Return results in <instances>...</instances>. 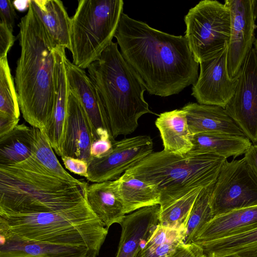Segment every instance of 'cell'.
Wrapping results in <instances>:
<instances>
[{
    "mask_svg": "<svg viewBox=\"0 0 257 257\" xmlns=\"http://www.w3.org/2000/svg\"><path fill=\"white\" fill-rule=\"evenodd\" d=\"M108 230L86 201L55 212H0V240L84 247L89 257L98 255Z\"/></svg>",
    "mask_w": 257,
    "mask_h": 257,
    "instance_id": "277c9868",
    "label": "cell"
},
{
    "mask_svg": "<svg viewBox=\"0 0 257 257\" xmlns=\"http://www.w3.org/2000/svg\"><path fill=\"white\" fill-rule=\"evenodd\" d=\"M33 128L25 123L0 137V165L23 162L32 154Z\"/></svg>",
    "mask_w": 257,
    "mask_h": 257,
    "instance_id": "4316f807",
    "label": "cell"
},
{
    "mask_svg": "<svg viewBox=\"0 0 257 257\" xmlns=\"http://www.w3.org/2000/svg\"><path fill=\"white\" fill-rule=\"evenodd\" d=\"M224 110L251 143L257 145V53L254 47L244 60L235 93Z\"/></svg>",
    "mask_w": 257,
    "mask_h": 257,
    "instance_id": "30bf717a",
    "label": "cell"
},
{
    "mask_svg": "<svg viewBox=\"0 0 257 257\" xmlns=\"http://www.w3.org/2000/svg\"><path fill=\"white\" fill-rule=\"evenodd\" d=\"M221 257H234V256L232 255H225V256H221Z\"/></svg>",
    "mask_w": 257,
    "mask_h": 257,
    "instance_id": "60d3db41",
    "label": "cell"
},
{
    "mask_svg": "<svg viewBox=\"0 0 257 257\" xmlns=\"http://www.w3.org/2000/svg\"><path fill=\"white\" fill-rule=\"evenodd\" d=\"M114 183L125 214L143 207L160 205L161 193L156 185L145 183L125 173Z\"/></svg>",
    "mask_w": 257,
    "mask_h": 257,
    "instance_id": "7402d4cb",
    "label": "cell"
},
{
    "mask_svg": "<svg viewBox=\"0 0 257 257\" xmlns=\"http://www.w3.org/2000/svg\"><path fill=\"white\" fill-rule=\"evenodd\" d=\"M84 195L90 209L106 228L121 224L125 213L114 180L87 184Z\"/></svg>",
    "mask_w": 257,
    "mask_h": 257,
    "instance_id": "ffe728a7",
    "label": "cell"
},
{
    "mask_svg": "<svg viewBox=\"0 0 257 257\" xmlns=\"http://www.w3.org/2000/svg\"><path fill=\"white\" fill-rule=\"evenodd\" d=\"M15 38L5 24L0 22V59L7 57Z\"/></svg>",
    "mask_w": 257,
    "mask_h": 257,
    "instance_id": "8d00e7d4",
    "label": "cell"
},
{
    "mask_svg": "<svg viewBox=\"0 0 257 257\" xmlns=\"http://www.w3.org/2000/svg\"><path fill=\"white\" fill-rule=\"evenodd\" d=\"M214 183L204 187L195 200L186 226L185 243L192 242L202 227L214 217L211 196Z\"/></svg>",
    "mask_w": 257,
    "mask_h": 257,
    "instance_id": "4dcf8cb0",
    "label": "cell"
},
{
    "mask_svg": "<svg viewBox=\"0 0 257 257\" xmlns=\"http://www.w3.org/2000/svg\"><path fill=\"white\" fill-rule=\"evenodd\" d=\"M243 158L257 176V145H252Z\"/></svg>",
    "mask_w": 257,
    "mask_h": 257,
    "instance_id": "f35d334b",
    "label": "cell"
},
{
    "mask_svg": "<svg viewBox=\"0 0 257 257\" xmlns=\"http://www.w3.org/2000/svg\"><path fill=\"white\" fill-rule=\"evenodd\" d=\"M19 39L21 55L15 83L21 112L31 126L44 132L53 113L55 97V58L57 46L30 0L21 18Z\"/></svg>",
    "mask_w": 257,
    "mask_h": 257,
    "instance_id": "7a4b0ae2",
    "label": "cell"
},
{
    "mask_svg": "<svg viewBox=\"0 0 257 257\" xmlns=\"http://www.w3.org/2000/svg\"><path fill=\"white\" fill-rule=\"evenodd\" d=\"M0 257H89L84 247L0 240Z\"/></svg>",
    "mask_w": 257,
    "mask_h": 257,
    "instance_id": "d4e9b609",
    "label": "cell"
},
{
    "mask_svg": "<svg viewBox=\"0 0 257 257\" xmlns=\"http://www.w3.org/2000/svg\"><path fill=\"white\" fill-rule=\"evenodd\" d=\"M65 167L70 172L86 178L88 175V162L86 161L69 156L61 157Z\"/></svg>",
    "mask_w": 257,
    "mask_h": 257,
    "instance_id": "e575fe53",
    "label": "cell"
},
{
    "mask_svg": "<svg viewBox=\"0 0 257 257\" xmlns=\"http://www.w3.org/2000/svg\"><path fill=\"white\" fill-rule=\"evenodd\" d=\"M87 184L53 175L32 154L23 162L0 165V212L33 214L72 208L86 201Z\"/></svg>",
    "mask_w": 257,
    "mask_h": 257,
    "instance_id": "3957f363",
    "label": "cell"
},
{
    "mask_svg": "<svg viewBox=\"0 0 257 257\" xmlns=\"http://www.w3.org/2000/svg\"><path fill=\"white\" fill-rule=\"evenodd\" d=\"M33 128L32 155L50 173L59 178L72 182H79L62 167L58 160L55 151L43 132Z\"/></svg>",
    "mask_w": 257,
    "mask_h": 257,
    "instance_id": "f546056e",
    "label": "cell"
},
{
    "mask_svg": "<svg viewBox=\"0 0 257 257\" xmlns=\"http://www.w3.org/2000/svg\"><path fill=\"white\" fill-rule=\"evenodd\" d=\"M186 227L171 228L159 224L141 249V257H170L184 241Z\"/></svg>",
    "mask_w": 257,
    "mask_h": 257,
    "instance_id": "83f0119b",
    "label": "cell"
},
{
    "mask_svg": "<svg viewBox=\"0 0 257 257\" xmlns=\"http://www.w3.org/2000/svg\"><path fill=\"white\" fill-rule=\"evenodd\" d=\"M34 8L57 46L70 49L71 18L62 1L31 0Z\"/></svg>",
    "mask_w": 257,
    "mask_h": 257,
    "instance_id": "603a6c76",
    "label": "cell"
},
{
    "mask_svg": "<svg viewBox=\"0 0 257 257\" xmlns=\"http://www.w3.org/2000/svg\"><path fill=\"white\" fill-rule=\"evenodd\" d=\"M115 141L109 136L101 137L94 140L90 147L91 158H101L108 155L111 152Z\"/></svg>",
    "mask_w": 257,
    "mask_h": 257,
    "instance_id": "d6a6232c",
    "label": "cell"
},
{
    "mask_svg": "<svg viewBox=\"0 0 257 257\" xmlns=\"http://www.w3.org/2000/svg\"><path fill=\"white\" fill-rule=\"evenodd\" d=\"M87 70L114 139L133 133L140 117L153 113L144 97L145 87L117 42L112 41Z\"/></svg>",
    "mask_w": 257,
    "mask_h": 257,
    "instance_id": "5b68a950",
    "label": "cell"
},
{
    "mask_svg": "<svg viewBox=\"0 0 257 257\" xmlns=\"http://www.w3.org/2000/svg\"><path fill=\"white\" fill-rule=\"evenodd\" d=\"M20 118L0 113V137L13 130L19 124Z\"/></svg>",
    "mask_w": 257,
    "mask_h": 257,
    "instance_id": "74e56055",
    "label": "cell"
},
{
    "mask_svg": "<svg viewBox=\"0 0 257 257\" xmlns=\"http://www.w3.org/2000/svg\"><path fill=\"white\" fill-rule=\"evenodd\" d=\"M226 159L211 154L179 155L163 150L152 152L125 173L156 185L163 209L192 189L215 183Z\"/></svg>",
    "mask_w": 257,
    "mask_h": 257,
    "instance_id": "8992f818",
    "label": "cell"
},
{
    "mask_svg": "<svg viewBox=\"0 0 257 257\" xmlns=\"http://www.w3.org/2000/svg\"><path fill=\"white\" fill-rule=\"evenodd\" d=\"M155 125L160 132L165 151L184 155L192 149L193 135L189 128L186 113L181 108L160 113Z\"/></svg>",
    "mask_w": 257,
    "mask_h": 257,
    "instance_id": "44dd1931",
    "label": "cell"
},
{
    "mask_svg": "<svg viewBox=\"0 0 257 257\" xmlns=\"http://www.w3.org/2000/svg\"><path fill=\"white\" fill-rule=\"evenodd\" d=\"M181 109L186 113L189 128L192 135L215 133L245 136L221 107L189 102Z\"/></svg>",
    "mask_w": 257,
    "mask_h": 257,
    "instance_id": "d6986e66",
    "label": "cell"
},
{
    "mask_svg": "<svg viewBox=\"0 0 257 257\" xmlns=\"http://www.w3.org/2000/svg\"><path fill=\"white\" fill-rule=\"evenodd\" d=\"M66 76L70 90L79 98L93 125L98 138L112 135L107 116L99 102L93 84L84 69L65 58Z\"/></svg>",
    "mask_w": 257,
    "mask_h": 257,
    "instance_id": "9a60e30c",
    "label": "cell"
},
{
    "mask_svg": "<svg viewBox=\"0 0 257 257\" xmlns=\"http://www.w3.org/2000/svg\"><path fill=\"white\" fill-rule=\"evenodd\" d=\"M203 188H194L165 208L160 209L159 224L171 228L186 227L195 200Z\"/></svg>",
    "mask_w": 257,
    "mask_h": 257,
    "instance_id": "f1b7e54d",
    "label": "cell"
},
{
    "mask_svg": "<svg viewBox=\"0 0 257 257\" xmlns=\"http://www.w3.org/2000/svg\"><path fill=\"white\" fill-rule=\"evenodd\" d=\"M54 53L55 58L54 108L51 120L43 133L57 155L61 157L69 86L65 66V48L57 46Z\"/></svg>",
    "mask_w": 257,
    "mask_h": 257,
    "instance_id": "e0dca14e",
    "label": "cell"
},
{
    "mask_svg": "<svg viewBox=\"0 0 257 257\" xmlns=\"http://www.w3.org/2000/svg\"><path fill=\"white\" fill-rule=\"evenodd\" d=\"M256 228L257 205H255L214 217L202 227L192 242L217 240Z\"/></svg>",
    "mask_w": 257,
    "mask_h": 257,
    "instance_id": "ac0fdd59",
    "label": "cell"
},
{
    "mask_svg": "<svg viewBox=\"0 0 257 257\" xmlns=\"http://www.w3.org/2000/svg\"><path fill=\"white\" fill-rule=\"evenodd\" d=\"M71 18L70 51L81 69L97 60L114 37L123 13L122 0H79Z\"/></svg>",
    "mask_w": 257,
    "mask_h": 257,
    "instance_id": "52a82bcc",
    "label": "cell"
},
{
    "mask_svg": "<svg viewBox=\"0 0 257 257\" xmlns=\"http://www.w3.org/2000/svg\"><path fill=\"white\" fill-rule=\"evenodd\" d=\"M228 46L216 57L199 63L200 72L191 95L197 103L225 108L235 93L238 77L231 78L227 67Z\"/></svg>",
    "mask_w": 257,
    "mask_h": 257,
    "instance_id": "4fadbf2b",
    "label": "cell"
},
{
    "mask_svg": "<svg viewBox=\"0 0 257 257\" xmlns=\"http://www.w3.org/2000/svg\"><path fill=\"white\" fill-rule=\"evenodd\" d=\"M193 148L189 152L211 154L227 159L244 154L252 145L245 136L215 133H200L192 136Z\"/></svg>",
    "mask_w": 257,
    "mask_h": 257,
    "instance_id": "cb8c5ba5",
    "label": "cell"
},
{
    "mask_svg": "<svg viewBox=\"0 0 257 257\" xmlns=\"http://www.w3.org/2000/svg\"><path fill=\"white\" fill-rule=\"evenodd\" d=\"M14 8L13 3L11 1H0V22L5 24L12 32L17 16Z\"/></svg>",
    "mask_w": 257,
    "mask_h": 257,
    "instance_id": "d590c367",
    "label": "cell"
},
{
    "mask_svg": "<svg viewBox=\"0 0 257 257\" xmlns=\"http://www.w3.org/2000/svg\"><path fill=\"white\" fill-rule=\"evenodd\" d=\"M97 134L77 95L69 88L62 142V156L88 162L90 147Z\"/></svg>",
    "mask_w": 257,
    "mask_h": 257,
    "instance_id": "5bb4252c",
    "label": "cell"
},
{
    "mask_svg": "<svg viewBox=\"0 0 257 257\" xmlns=\"http://www.w3.org/2000/svg\"><path fill=\"white\" fill-rule=\"evenodd\" d=\"M224 4L230 15L227 67L230 77L235 78L256 39L257 0H225Z\"/></svg>",
    "mask_w": 257,
    "mask_h": 257,
    "instance_id": "7c38bea8",
    "label": "cell"
},
{
    "mask_svg": "<svg viewBox=\"0 0 257 257\" xmlns=\"http://www.w3.org/2000/svg\"><path fill=\"white\" fill-rule=\"evenodd\" d=\"M114 37L149 94H178L197 80L199 64L185 36L161 31L123 13Z\"/></svg>",
    "mask_w": 257,
    "mask_h": 257,
    "instance_id": "6da1fadb",
    "label": "cell"
},
{
    "mask_svg": "<svg viewBox=\"0 0 257 257\" xmlns=\"http://www.w3.org/2000/svg\"><path fill=\"white\" fill-rule=\"evenodd\" d=\"M185 37L199 64L216 57L227 46L230 35V15L224 4L203 0L184 17Z\"/></svg>",
    "mask_w": 257,
    "mask_h": 257,
    "instance_id": "ba28073f",
    "label": "cell"
},
{
    "mask_svg": "<svg viewBox=\"0 0 257 257\" xmlns=\"http://www.w3.org/2000/svg\"><path fill=\"white\" fill-rule=\"evenodd\" d=\"M170 257H206L202 248L198 244L181 241Z\"/></svg>",
    "mask_w": 257,
    "mask_h": 257,
    "instance_id": "836d02e7",
    "label": "cell"
},
{
    "mask_svg": "<svg viewBox=\"0 0 257 257\" xmlns=\"http://www.w3.org/2000/svg\"><path fill=\"white\" fill-rule=\"evenodd\" d=\"M159 204L140 208L125 215L116 257H135L159 224Z\"/></svg>",
    "mask_w": 257,
    "mask_h": 257,
    "instance_id": "2e32d148",
    "label": "cell"
},
{
    "mask_svg": "<svg viewBox=\"0 0 257 257\" xmlns=\"http://www.w3.org/2000/svg\"><path fill=\"white\" fill-rule=\"evenodd\" d=\"M7 57L0 59V113L19 118L20 108Z\"/></svg>",
    "mask_w": 257,
    "mask_h": 257,
    "instance_id": "1f68e13d",
    "label": "cell"
},
{
    "mask_svg": "<svg viewBox=\"0 0 257 257\" xmlns=\"http://www.w3.org/2000/svg\"><path fill=\"white\" fill-rule=\"evenodd\" d=\"M153 150V140L149 136L115 140L108 155L91 158L88 162L86 179L92 183L117 180L127 170L152 153Z\"/></svg>",
    "mask_w": 257,
    "mask_h": 257,
    "instance_id": "8fae6325",
    "label": "cell"
},
{
    "mask_svg": "<svg viewBox=\"0 0 257 257\" xmlns=\"http://www.w3.org/2000/svg\"><path fill=\"white\" fill-rule=\"evenodd\" d=\"M255 205H257V176L244 158L231 162L226 159L212 191L213 217Z\"/></svg>",
    "mask_w": 257,
    "mask_h": 257,
    "instance_id": "9c48e42d",
    "label": "cell"
},
{
    "mask_svg": "<svg viewBox=\"0 0 257 257\" xmlns=\"http://www.w3.org/2000/svg\"><path fill=\"white\" fill-rule=\"evenodd\" d=\"M206 257H257V228L234 236L203 243H195Z\"/></svg>",
    "mask_w": 257,
    "mask_h": 257,
    "instance_id": "484cf974",
    "label": "cell"
},
{
    "mask_svg": "<svg viewBox=\"0 0 257 257\" xmlns=\"http://www.w3.org/2000/svg\"><path fill=\"white\" fill-rule=\"evenodd\" d=\"M141 249L139 250V251L138 252V253L136 254V255L135 257H141Z\"/></svg>",
    "mask_w": 257,
    "mask_h": 257,
    "instance_id": "ab89813d",
    "label": "cell"
}]
</instances>
